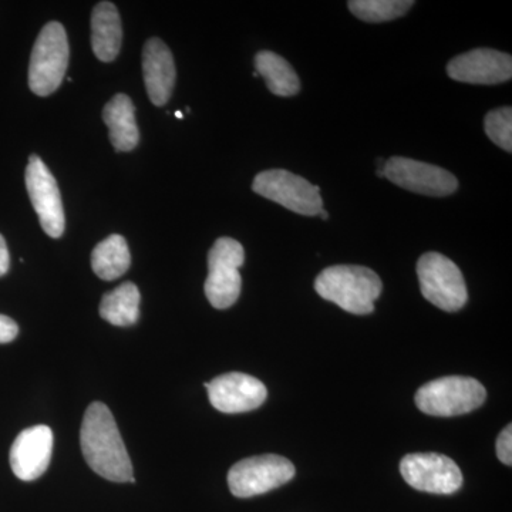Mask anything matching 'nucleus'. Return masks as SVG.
I'll use <instances>...</instances> for the list:
<instances>
[{
  "instance_id": "obj_20",
  "label": "nucleus",
  "mask_w": 512,
  "mask_h": 512,
  "mask_svg": "<svg viewBox=\"0 0 512 512\" xmlns=\"http://www.w3.org/2000/svg\"><path fill=\"white\" fill-rule=\"evenodd\" d=\"M130 264V249L126 238L121 235H110L93 249L92 268L94 274L103 281L121 278L130 268Z\"/></svg>"
},
{
  "instance_id": "obj_26",
  "label": "nucleus",
  "mask_w": 512,
  "mask_h": 512,
  "mask_svg": "<svg viewBox=\"0 0 512 512\" xmlns=\"http://www.w3.org/2000/svg\"><path fill=\"white\" fill-rule=\"evenodd\" d=\"M319 215H320V217L323 218V220H328V218H329L328 212H326L325 210L320 211Z\"/></svg>"
},
{
  "instance_id": "obj_3",
  "label": "nucleus",
  "mask_w": 512,
  "mask_h": 512,
  "mask_svg": "<svg viewBox=\"0 0 512 512\" xmlns=\"http://www.w3.org/2000/svg\"><path fill=\"white\" fill-rule=\"evenodd\" d=\"M487 390L473 377L447 376L421 386L414 402L421 412L436 417L467 414L483 406Z\"/></svg>"
},
{
  "instance_id": "obj_17",
  "label": "nucleus",
  "mask_w": 512,
  "mask_h": 512,
  "mask_svg": "<svg viewBox=\"0 0 512 512\" xmlns=\"http://www.w3.org/2000/svg\"><path fill=\"white\" fill-rule=\"evenodd\" d=\"M123 28L119 10L111 2H100L92 15V47L97 59L111 63L119 56Z\"/></svg>"
},
{
  "instance_id": "obj_22",
  "label": "nucleus",
  "mask_w": 512,
  "mask_h": 512,
  "mask_svg": "<svg viewBox=\"0 0 512 512\" xmlns=\"http://www.w3.org/2000/svg\"><path fill=\"white\" fill-rule=\"evenodd\" d=\"M485 133L495 146L512 151V110L511 107L490 111L484 120Z\"/></svg>"
},
{
  "instance_id": "obj_4",
  "label": "nucleus",
  "mask_w": 512,
  "mask_h": 512,
  "mask_svg": "<svg viewBox=\"0 0 512 512\" xmlns=\"http://www.w3.org/2000/svg\"><path fill=\"white\" fill-rule=\"evenodd\" d=\"M69 59V40L62 23H47L37 36L30 57V90L40 97L55 93L62 86Z\"/></svg>"
},
{
  "instance_id": "obj_7",
  "label": "nucleus",
  "mask_w": 512,
  "mask_h": 512,
  "mask_svg": "<svg viewBox=\"0 0 512 512\" xmlns=\"http://www.w3.org/2000/svg\"><path fill=\"white\" fill-rule=\"evenodd\" d=\"M295 473L291 461L276 454L245 458L229 470V491L238 498L256 497L289 483Z\"/></svg>"
},
{
  "instance_id": "obj_1",
  "label": "nucleus",
  "mask_w": 512,
  "mask_h": 512,
  "mask_svg": "<svg viewBox=\"0 0 512 512\" xmlns=\"http://www.w3.org/2000/svg\"><path fill=\"white\" fill-rule=\"evenodd\" d=\"M80 446L87 464L100 477L114 483H136L126 444L106 404L96 402L87 407Z\"/></svg>"
},
{
  "instance_id": "obj_23",
  "label": "nucleus",
  "mask_w": 512,
  "mask_h": 512,
  "mask_svg": "<svg viewBox=\"0 0 512 512\" xmlns=\"http://www.w3.org/2000/svg\"><path fill=\"white\" fill-rule=\"evenodd\" d=\"M497 456L505 466H512V426L508 424L497 439Z\"/></svg>"
},
{
  "instance_id": "obj_9",
  "label": "nucleus",
  "mask_w": 512,
  "mask_h": 512,
  "mask_svg": "<svg viewBox=\"0 0 512 512\" xmlns=\"http://www.w3.org/2000/svg\"><path fill=\"white\" fill-rule=\"evenodd\" d=\"M400 473L410 487L424 493L450 495L463 485L460 467L443 454H407L400 463Z\"/></svg>"
},
{
  "instance_id": "obj_16",
  "label": "nucleus",
  "mask_w": 512,
  "mask_h": 512,
  "mask_svg": "<svg viewBox=\"0 0 512 512\" xmlns=\"http://www.w3.org/2000/svg\"><path fill=\"white\" fill-rule=\"evenodd\" d=\"M103 120L110 130V141L120 153L133 151L140 140L136 107L127 94H116L103 110Z\"/></svg>"
},
{
  "instance_id": "obj_14",
  "label": "nucleus",
  "mask_w": 512,
  "mask_h": 512,
  "mask_svg": "<svg viewBox=\"0 0 512 512\" xmlns=\"http://www.w3.org/2000/svg\"><path fill=\"white\" fill-rule=\"evenodd\" d=\"M53 450V433L50 427L35 426L23 430L10 448V467L23 481L42 477L49 468Z\"/></svg>"
},
{
  "instance_id": "obj_11",
  "label": "nucleus",
  "mask_w": 512,
  "mask_h": 512,
  "mask_svg": "<svg viewBox=\"0 0 512 512\" xmlns=\"http://www.w3.org/2000/svg\"><path fill=\"white\" fill-rule=\"evenodd\" d=\"M383 177L404 190L429 197H447L458 188L457 178L437 165L393 157L384 163Z\"/></svg>"
},
{
  "instance_id": "obj_19",
  "label": "nucleus",
  "mask_w": 512,
  "mask_h": 512,
  "mask_svg": "<svg viewBox=\"0 0 512 512\" xmlns=\"http://www.w3.org/2000/svg\"><path fill=\"white\" fill-rule=\"evenodd\" d=\"M140 291L133 282H124L119 288L103 296L100 316L113 326H131L140 318Z\"/></svg>"
},
{
  "instance_id": "obj_8",
  "label": "nucleus",
  "mask_w": 512,
  "mask_h": 512,
  "mask_svg": "<svg viewBox=\"0 0 512 512\" xmlns=\"http://www.w3.org/2000/svg\"><path fill=\"white\" fill-rule=\"evenodd\" d=\"M252 190L266 200L282 205L296 214L313 217L323 210L318 185L286 170H268L256 175Z\"/></svg>"
},
{
  "instance_id": "obj_24",
  "label": "nucleus",
  "mask_w": 512,
  "mask_h": 512,
  "mask_svg": "<svg viewBox=\"0 0 512 512\" xmlns=\"http://www.w3.org/2000/svg\"><path fill=\"white\" fill-rule=\"evenodd\" d=\"M19 333V326L15 320L8 316L0 315V343H9L16 339Z\"/></svg>"
},
{
  "instance_id": "obj_2",
  "label": "nucleus",
  "mask_w": 512,
  "mask_h": 512,
  "mask_svg": "<svg viewBox=\"0 0 512 512\" xmlns=\"http://www.w3.org/2000/svg\"><path fill=\"white\" fill-rule=\"evenodd\" d=\"M316 292L326 301L336 303L353 315H369L382 293V279L372 269L356 265L326 268L316 278Z\"/></svg>"
},
{
  "instance_id": "obj_6",
  "label": "nucleus",
  "mask_w": 512,
  "mask_h": 512,
  "mask_svg": "<svg viewBox=\"0 0 512 512\" xmlns=\"http://www.w3.org/2000/svg\"><path fill=\"white\" fill-rule=\"evenodd\" d=\"M244 247L235 239L224 237L215 241L208 254V278L205 296L215 309H228L241 295L242 278L239 268L244 265Z\"/></svg>"
},
{
  "instance_id": "obj_5",
  "label": "nucleus",
  "mask_w": 512,
  "mask_h": 512,
  "mask_svg": "<svg viewBox=\"0 0 512 512\" xmlns=\"http://www.w3.org/2000/svg\"><path fill=\"white\" fill-rule=\"evenodd\" d=\"M417 275L424 298L441 311L457 312L466 306V281L460 268L447 256L427 252L417 262Z\"/></svg>"
},
{
  "instance_id": "obj_12",
  "label": "nucleus",
  "mask_w": 512,
  "mask_h": 512,
  "mask_svg": "<svg viewBox=\"0 0 512 512\" xmlns=\"http://www.w3.org/2000/svg\"><path fill=\"white\" fill-rule=\"evenodd\" d=\"M204 386L207 387L212 406L221 413L251 412L261 407L268 397L265 384L245 373H227Z\"/></svg>"
},
{
  "instance_id": "obj_15",
  "label": "nucleus",
  "mask_w": 512,
  "mask_h": 512,
  "mask_svg": "<svg viewBox=\"0 0 512 512\" xmlns=\"http://www.w3.org/2000/svg\"><path fill=\"white\" fill-rule=\"evenodd\" d=\"M144 82L151 103L161 107L173 94L175 76L174 57L163 40L153 37L143 50Z\"/></svg>"
},
{
  "instance_id": "obj_27",
  "label": "nucleus",
  "mask_w": 512,
  "mask_h": 512,
  "mask_svg": "<svg viewBox=\"0 0 512 512\" xmlns=\"http://www.w3.org/2000/svg\"><path fill=\"white\" fill-rule=\"evenodd\" d=\"M175 117H177V119H180V120H181V119H183L184 114H183V113H181V111H177V113H175Z\"/></svg>"
},
{
  "instance_id": "obj_10",
  "label": "nucleus",
  "mask_w": 512,
  "mask_h": 512,
  "mask_svg": "<svg viewBox=\"0 0 512 512\" xmlns=\"http://www.w3.org/2000/svg\"><path fill=\"white\" fill-rule=\"evenodd\" d=\"M26 188L43 231L50 238H60L66 227V218L56 178L40 157L30 156L26 167Z\"/></svg>"
},
{
  "instance_id": "obj_25",
  "label": "nucleus",
  "mask_w": 512,
  "mask_h": 512,
  "mask_svg": "<svg viewBox=\"0 0 512 512\" xmlns=\"http://www.w3.org/2000/svg\"><path fill=\"white\" fill-rule=\"evenodd\" d=\"M10 268V255L5 238L0 235V276L8 274Z\"/></svg>"
},
{
  "instance_id": "obj_18",
  "label": "nucleus",
  "mask_w": 512,
  "mask_h": 512,
  "mask_svg": "<svg viewBox=\"0 0 512 512\" xmlns=\"http://www.w3.org/2000/svg\"><path fill=\"white\" fill-rule=\"evenodd\" d=\"M255 67L258 76L264 77L266 86L275 96L292 97L301 90L298 74L284 57L264 50L255 56Z\"/></svg>"
},
{
  "instance_id": "obj_21",
  "label": "nucleus",
  "mask_w": 512,
  "mask_h": 512,
  "mask_svg": "<svg viewBox=\"0 0 512 512\" xmlns=\"http://www.w3.org/2000/svg\"><path fill=\"white\" fill-rule=\"evenodd\" d=\"M413 5L412 0H352L348 3L350 12L357 19L369 23L390 22L400 18Z\"/></svg>"
},
{
  "instance_id": "obj_13",
  "label": "nucleus",
  "mask_w": 512,
  "mask_h": 512,
  "mask_svg": "<svg viewBox=\"0 0 512 512\" xmlns=\"http://www.w3.org/2000/svg\"><path fill=\"white\" fill-rule=\"evenodd\" d=\"M451 79L468 84H500L512 77L510 55L493 49H476L454 57L447 64Z\"/></svg>"
}]
</instances>
